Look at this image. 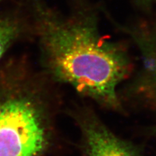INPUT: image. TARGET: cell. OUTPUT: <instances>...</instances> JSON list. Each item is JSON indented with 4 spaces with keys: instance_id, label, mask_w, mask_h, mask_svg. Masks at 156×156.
Returning <instances> with one entry per match:
<instances>
[{
    "instance_id": "obj_1",
    "label": "cell",
    "mask_w": 156,
    "mask_h": 156,
    "mask_svg": "<svg viewBox=\"0 0 156 156\" xmlns=\"http://www.w3.org/2000/svg\"><path fill=\"white\" fill-rule=\"evenodd\" d=\"M33 16L42 59L52 77L102 106L119 109L118 89L133 64L124 46L102 35L94 10L84 7L62 16L35 1Z\"/></svg>"
},
{
    "instance_id": "obj_2",
    "label": "cell",
    "mask_w": 156,
    "mask_h": 156,
    "mask_svg": "<svg viewBox=\"0 0 156 156\" xmlns=\"http://www.w3.org/2000/svg\"><path fill=\"white\" fill-rule=\"evenodd\" d=\"M37 83L18 70L0 77V156H41L50 145V101Z\"/></svg>"
},
{
    "instance_id": "obj_3",
    "label": "cell",
    "mask_w": 156,
    "mask_h": 156,
    "mask_svg": "<svg viewBox=\"0 0 156 156\" xmlns=\"http://www.w3.org/2000/svg\"><path fill=\"white\" fill-rule=\"evenodd\" d=\"M140 52L139 70L125 87L128 93L156 104V17L123 26Z\"/></svg>"
},
{
    "instance_id": "obj_4",
    "label": "cell",
    "mask_w": 156,
    "mask_h": 156,
    "mask_svg": "<svg viewBox=\"0 0 156 156\" xmlns=\"http://www.w3.org/2000/svg\"><path fill=\"white\" fill-rule=\"evenodd\" d=\"M83 130L85 156H136L129 145L94 117L85 120Z\"/></svg>"
},
{
    "instance_id": "obj_5",
    "label": "cell",
    "mask_w": 156,
    "mask_h": 156,
    "mask_svg": "<svg viewBox=\"0 0 156 156\" xmlns=\"http://www.w3.org/2000/svg\"><path fill=\"white\" fill-rule=\"evenodd\" d=\"M22 31V22L15 16H0V59Z\"/></svg>"
},
{
    "instance_id": "obj_6",
    "label": "cell",
    "mask_w": 156,
    "mask_h": 156,
    "mask_svg": "<svg viewBox=\"0 0 156 156\" xmlns=\"http://www.w3.org/2000/svg\"><path fill=\"white\" fill-rule=\"evenodd\" d=\"M133 1L140 7L149 8L156 4V0H133Z\"/></svg>"
}]
</instances>
